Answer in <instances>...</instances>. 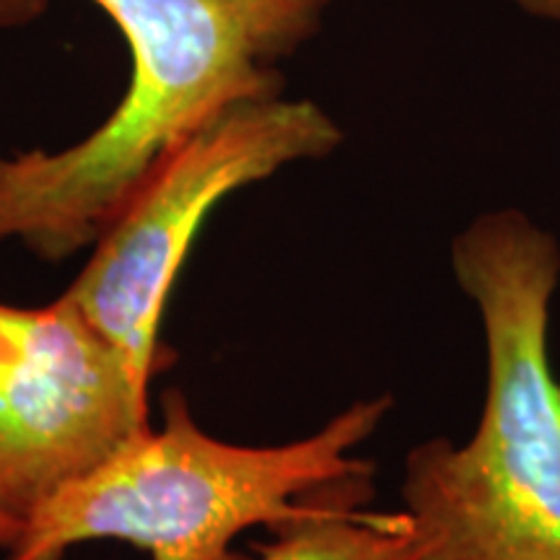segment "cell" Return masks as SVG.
I'll return each instance as SVG.
<instances>
[{
    "label": "cell",
    "instance_id": "7",
    "mask_svg": "<svg viewBox=\"0 0 560 560\" xmlns=\"http://www.w3.org/2000/svg\"><path fill=\"white\" fill-rule=\"evenodd\" d=\"M272 66L319 32L335 0H229Z\"/></svg>",
    "mask_w": 560,
    "mask_h": 560
},
{
    "label": "cell",
    "instance_id": "4",
    "mask_svg": "<svg viewBox=\"0 0 560 560\" xmlns=\"http://www.w3.org/2000/svg\"><path fill=\"white\" fill-rule=\"evenodd\" d=\"M340 143V125L312 100L276 94L236 104L149 174L66 293L151 382L172 361L159 342L166 296L210 210L283 166L330 156Z\"/></svg>",
    "mask_w": 560,
    "mask_h": 560
},
{
    "label": "cell",
    "instance_id": "9",
    "mask_svg": "<svg viewBox=\"0 0 560 560\" xmlns=\"http://www.w3.org/2000/svg\"><path fill=\"white\" fill-rule=\"evenodd\" d=\"M19 532H21V524L16 520H11L5 511H0V548L11 550L13 542L19 540Z\"/></svg>",
    "mask_w": 560,
    "mask_h": 560
},
{
    "label": "cell",
    "instance_id": "3",
    "mask_svg": "<svg viewBox=\"0 0 560 560\" xmlns=\"http://www.w3.org/2000/svg\"><path fill=\"white\" fill-rule=\"evenodd\" d=\"M130 50V83L94 132L62 151L0 159V242L62 260L96 240L170 153L280 75L229 0H91Z\"/></svg>",
    "mask_w": 560,
    "mask_h": 560
},
{
    "label": "cell",
    "instance_id": "2",
    "mask_svg": "<svg viewBox=\"0 0 560 560\" xmlns=\"http://www.w3.org/2000/svg\"><path fill=\"white\" fill-rule=\"evenodd\" d=\"M389 397L350 405L310 439L236 446L198 429L179 392L151 425L104 465L55 490L21 524L9 560H62L91 540H122L151 560H247L244 529L310 520L371 488V465L350 452L380 429Z\"/></svg>",
    "mask_w": 560,
    "mask_h": 560
},
{
    "label": "cell",
    "instance_id": "6",
    "mask_svg": "<svg viewBox=\"0 0 560 560\" xmlns=\"http://www.w3.org/2000/svg\"><path fill=\"white\" fill-rule=\"evenodd\" d=\"M371 488L342 495L319 514L272 529L260 560H425L429 542L405 511L384 514L366 503Z\"/></svg>",
    "mask_w": 560,
    "mask_h": 560
},
{
    "label": "cell",
    "instance_id": "5",
    "mask_svg": "<svg viewBox=\"0 0 560 560\" xmlns=\"http://www.w3.org/2000/svg\"><path fill=\"white\" fill-rule=\"evenodd\" d=\"M145 429L149 382L68 293L0 304V511L24 524Z\"/></svg>",
    "mask_w": 560,
    "mask_h": 560
},
{
    "label": "cell",
    "instance_id": "1",
    "mask_svg": "<svg viewBox=\"0 0 560 560\" xmlns=\"http://www.w3.org/2000/svg\"><path fill=\"white\" fill-rule=\"evenodd\" d=\"M480 310L488 395L465 446L431 439L405 465L425 560H560V384L548 355L560 247L522 210H490L452 244Z\"/></svg>",
    "mask_w": 560,
    "mask_h": 560
},
{
    "label": "cell",
    "instance_id": "8",
    "mask_svg": "<svg viewBox=\"0 0 560 560\" xmlns=\"http://www.w3.org/2000/svg\"><path fill=\"white\" fill-rule=\"evenodd\" d=\"M509 3L532 19L560 26V0H509Z\"/></svg>",
    "mask_w": 560,
    "mask_h": 560
}]
</instances>
